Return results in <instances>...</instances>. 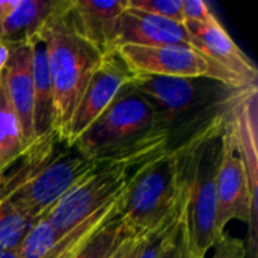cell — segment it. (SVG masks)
<instances>
[{"instance_id": "obj_26", "label": "cell", "mask_w": 258, "mask_h": 258, "mask_svg": "<svg viewBox=\"0 0 258 258\" xmlns=\"http://www.w3.org/2000/svg\"><path fill=\"white\" fill-rule=\"evenodd\" d=\"M14 5H15V0H0V39H2V33H3V26H5Z\"/></svg>"}, {"instance_id": "obj_8", "label": "cell", "mask_w": 258, "mask_h": 258, "mask_svg": "<svg viewBox=\"0 0 258 258\" xmlns=\"http://www.w3.org/2000/svg\"><path fill=\"white\" fill-rule=\"evenodd\" d=\"M230 119V118H228ZM255 189L251 186L243 160L240 159L228 124L222 135V154L216 177V231L221 237L231 221L249 225L252 248H255Z\"/></svg>"}, {"instance_id": "obj_29", "label": "cell", "mask_w": 258, "mask_h": 258, "mask_svg": "<svg viewBox=\"0 0 258 258\" xmlns=\"http://www.w3.org/2000/svg\"><path fill=\"white\" fill-rule=\"evenodd\" d=\"M0 79H2V73H0Z\"/></svg>"}, {"instance_id": "obj_2", "label": "cell", "mask_w": 258, "mask_h": 258, "mask_svg": "<svg viewBox=\"0 0 258 258\" xmlns=\"http://www.w3.org/2000/svg\"><path fill=\"white\" fill-rule=\"evenodd\" d=\"M94 165L95 159H85L53 133L38 138L0 175V201L41 219Z\"/></svg>"}, {"instance_id": "obj_25", "label": "cell", "mask_w": 258, "mask_h": 258, "mask_svg": "<svg viewBox=\"0 0 258 258\" xmlns=\"http://www.w3.org/2000/svg\"><path fill=\"white\" fill-rule=\"evenodd\" d=\"M142 242H144V236L124 239L110 258H138Z\"/></svg>"}, {"instance_id": "obj_22", "label": "cell", "mask_w": 258, "mask_h": 258, "mask_svg": "<svg viewBox=\"0 0 258 258\" xmlns=\"http://www.w3.org/2000/svg\"><path fill=\"white\" fill-rule=\"evenodd\" d=\"M159 258H192L190 257V249H189V239H187V231H186V222H184V215L181 221L178 222L177 228L168 239L162 254Z\"/></svg>"}, {"instance_id": "obj_24", "label": "cell", "mask_w": 258, "mask_h": 258, "mask_svg": "<svg viewBox=\"0 0 258 258\" xmlns=\"http://www.w3.org/2000/svg\"><path fill=\"white\" fill-rule=\"evenodd\" d=\"M184 23H206L215 14L203 0H183Z\"/></svg>"}, {"instance_id": "obj_19", "label": "cell", "mask_w": 258, "mask_h": 258, "mask_svg": "<svg viewBox=\"0 0 258 258\" xmlns=\"http://www.w3.org/2000/svg\"><path fill=\"white\" fill-rule=\"evenodd\" d=\"M60 237L62 234L47 219L41 218L32 225V228L23 239L20 248L15 252V257L47 258Z\"/></svg>"}, {"instance_id": "obj_14", "label": "cell", "mask_w": 258, "mask_h": 258, "mask_svg": "<svg viewBox=\"0 0 258 258\" xmlns=\"http://www.w3.org/2000/svg\"><path fill=\"white\" fill-rule=\"evenodd\" d=\"M29 44L33 74V133L35 139H38L53 133V88L45 44L38 33L29 39Z\"/></svg>"}, {"instance_id": "obj_20", "label": "cell", "mask_w": 258, "mask_h": 258, "mask_svg": "<svg viewBox=\"0 0 258 258\" xmlns=\"http://www.w3.org/2000/svg\"><path fill=\"white\" fill-rule=\"evenodd\" d=\"M184 207H181L180 210L174 212L171 216H168L162 224H159L156 228H153L150 233H147L144 236V242L139 251L138 258H159L168 239L171 237V234L174 233V230L177 228L178 222L181 221L183 215H184Z\"/></svg>"}, {"instance_id": "obj_23", "label": "cell", "mask_w": 258, "mask_h": 258, "mask_svg": "<svg viewBox=\"0 0 258 258\" xmlns=\"http://www.w3.org/2000/svg\"><path fill=\"white\" fill-rule=\"evenodd\" d=\"M248 254V243L225 231L216 240L212 258H246Z\"/></svg>"}, {"instance_id": "obj_7", "label": "cell", "mask_w": 258, "mask_h": 258, "mask_svg": "<svg viewBox=\"0 0 258 258\" xmlns=\"http://www.w3.org/2000/svg\"><path fill=\"white\" fill-rule=\"evenodd\" d=\"M116 51L135 76L210 79L234 88L257 86L187 45H121Z\"/></svg>"}, {"instance_id": "obj_12", "label": "cell", "mask_w": 258, "mask_h": 258, "mask_svg": "<svg viewBox=\"0 0 258 258\" xmlns=\"http://www.w3.org/2000/svg\"><path fill=\"white\" fill-rule=\"evenodd\" d=\"M8 98L20 118L26 144L35 141L33 133V74L30 44L18 42L11 45L9 60L2 73Z\"/></svg>"}, {"instance_id": "obj_11", "label": "cell", "mask_w": 258, "mask_h": 258, "mask_svg": "<svg viewBox=\"0 0 258 258\" xmlns=\"http://www.w3.org/2000/svg\"><path fill=\"white\" fill-rule=\"evenodd\" d=\"M198 44V50L251 85H257L258 70L216 15L206 23H184Z\"/></svg>"}, {"instance_id": "obj_15", "label": "cell", "mask_w": 258, "mask_h": 258, "mask_svg": "<svg viewBox=\"0 0 258 258\" xmlns=\"http://www.w3.org/2000/svg\"><path fill=\"white\" fill-rule=\"evenodd\" d=\"M57 0H15V5L3 26L2 39L18 44L35 36Z\"/></svg>"}, {"instance_id": "obj_17", "label": "cell", "mask_w": 258, "mask_h": 258, "mask_svg": "<svg viewBox=\"0 0 258 258\" xmlns=\"http://www.w3.org/2000/svg\"><path fill=\"white\" fill-rule=\"evenodd\" d=\"M36 221L12 203L0 201V252L15 254Z\"/></svg>"}, {"instance_id": "obj_28", "label": "cell", "mask_w": 258, "mask_h": 258, "mask_svg": "<svg viewBox=\"0 0 258 258\" xmlns=\"http://www.w3.org/2000/svg\"><path fill=\"white\" fill-rule=\"evenodd\" d=\"M0 258H17L14 252H0Z\"/></svg>"}, {"instance_id": "obj_16", "label": "cell", "mask_w": 258, "mask_h": 258, "mask_svg": "<svg viewBox=\"0 0 258 258\" xmlns=\"http://www.w3.org/2000/svg\"><path fill=\"white\" fill-rule=\"evenodd\" d=\"M23 127L17 116L3 83L0 79V175L5 174L26 151Z\"/></svg>"}, {"instance_id": "obj_5", "label": "cell", "mask_w": 258, "mask_h": 258, "mask_svg": "<svg viewBox=\"0 0 258 258\" xmlns=\"http://www.w3.org/2000/svg\"><path fill=\"white\" fill-rule=\"evenodd\" d=\"M233 109L216 119L189 156L184 222L192 258L207 257L219 239L216 231V177L222 154V135Z\"/></svg>"}, {"instance_id": "obj_1", "label": "cell", "mask_w": 258, "mask_h": 258, "mask_svg": "<svg viewBox=\"0 0 258 258\" xmlns=\"http://www.w3.org/2000/svg\"><path fill=\"white\" fill-rule=\"evenodd\" d=\"M169 147V130L157 127L97 157L94 168L42 218L63 236L101 207L116 201L135 178Z\"/></svg>"}, {"instance_id": "obj_9", "label": "cell", "mask_w": 258, "mask_h": 258, "mask_svg": "<svg viewBox=\"0 0 258 258\" xmlns=\"http://www.w3.org/2000/svg\"><path fill=\"white\" fill-rule=\"evenodd\" d=\"M133 77L135 74L128 70L116 50L103 56L71 116L65 138L67 147H73L76 139L110 106Z\"/></svg>"}, {"instance_id": "obj_3", "label": "cell", "mask_w": 258, "mask_h": 258, "mask_svg": "<svg viewBox=\"0 0 258 258\" xmlns=\"http://www.w3.org/2000/svg\"><path fill=\"white\" fill-rule=\"evenodd\" d=\"M45 44L53 88V135L65 144L71 116L103 59V53L77 29L70 0H57L38 32Z\"/></svg>"}, {"instance_id": "obj_27", "label": "cell", "mask_w": 258, "mask_h": 258, "mask_svg": "<svg viewBox=\"0 0 258 258\" xmlns=\"http://www.w3.org/2000/svg\"><path fill=\"white\" fill-rule=\"evenodd\" d=\"M11 42L0 39V73H3L8 60H9V54H11Z\"/></svg>"}, {"instance_id": "obj_13", "label": "cell", "mask_w": 258, "mask_h": 258, "mask_svg": "<svg viewBox=\"0 0 258 258\" xmlns=\"http://www.w3.org/2000/svg\"><path fill=\"white\" fill-rule=\"evenodd\" d=\"M71 14L80 33L103 54L113 51L118 20L127 0H70Z\"/></svg>"}, {"instance_id": "obj_6", "label": "cell", "mask_w": 258, "mask_h": 258, "mask_svg": "<svg viewBox=\"0 0 258 258\" xmlns=\"http://www.w3.org/2000/svg\"><path fill=\"white\" fill-rule=\"evenodd\" d=\"M128 83L73 144L71 148L85 159H97L157 128L154 109Z\"/></svg>"}, {"instance_id": "obj_4", "label": "cell", "mask_w": 258, "mask_h": 258, "mask_svg": "<svg viewBox=\"0 0 258 258\" xmlns=\"http://www.w3.org/2000/svg\"><path fill=\"white\" fill-rule=\"evenodd\" d=\"M222 115L197 130L186 141L169 147L128 186L119 204V219L128 236H145L174 212L184 207L189 156L198 141Z\"/></svg>"}, {"instance_id": "obj_18", "label": "cell", "mask_w": 258, "mask_h": 258, "mask_svg": "<svg viewBox=\"0 0 258 258\" xmlns=\"http://www.w3.org/2000/svg\"><path fill=\"white\" fill-rule=\"evenodd\" d=\"M132 237L127 234L119 212L113 215L73 258H110L124 239Z\"/></svg>"}, {"instance_id": "obj_10", "label": "cell", "mask_w": 258, "mask_h": 258, "mask_svg": "<svg viewBox=\"0 0 258 258\" xmlns=\"http://www.w3.org/2000/svg\"><path fill=\"white\" fill-rule=\"evenodd\" d=\"M121 45H187L198 50L197 41L184 24L159 18L132 8H127L118 20L113 50Z\"/></svg>"}, {"instance_id": "obj_21", "label": "cell", "mask_w": 258, "mask_h": 258, "mask_svg": "<svg viewBox=\"0 0 258 258\" xmlns=\"http://www.w3.org/2000/svg\"><path fill=\"white\" fill-rule=\"evenodd\" d=\"M127 8L184 24L183 0H127Z\"/></svg>"}]
</instances>
